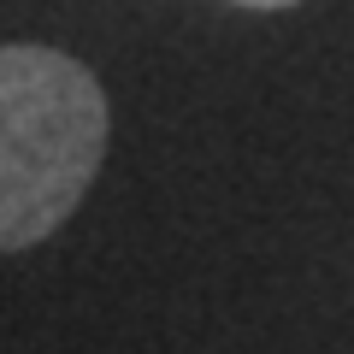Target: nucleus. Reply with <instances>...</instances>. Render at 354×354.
I'll use <instances>...</instances> for the list:
<instances>
[{
  "instance_id": "f257e3e1",
  "label": "nucleus",
  "mask_w": 354,
  "mask_h": 354,
  "mask_svg": "<svg viewBox=\"0 0 354 354\" xmlns=\"http://www.w3.org/2000/svg\"><path fill=\"white\" fill-rule=\"evenodd\" d=\"M106 160V95L83 59L0 48V254L36 248L77 213Z\"/></svg>"
},
{
  "instance_id": "f03ea898",
  "label": "nucleus",
  "mask_w": 354,
  "mask_h": 354,
  "mask_svg": "<svg viewBox=\"0 0 354 354\" xmlns=\"http://www.w3.org/2000/svg\"><path fill=\"white\" fill-rule=\"evenodd\" d=\"M236 6H260V12H272V6H295V0H236Z\"/></svg>"
}]
</instances>
